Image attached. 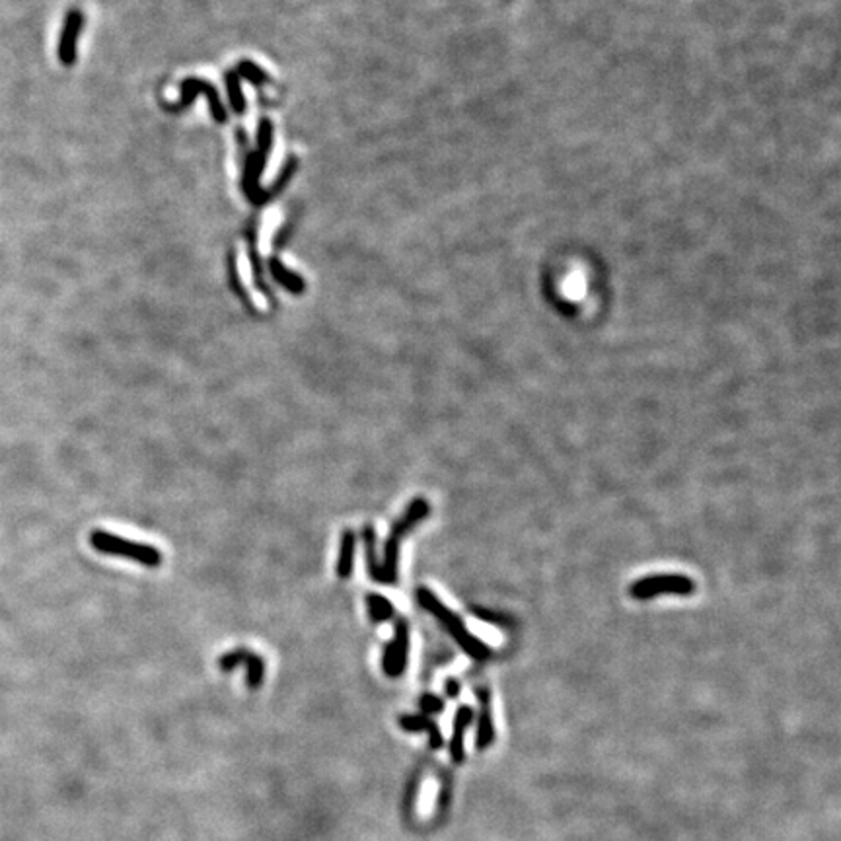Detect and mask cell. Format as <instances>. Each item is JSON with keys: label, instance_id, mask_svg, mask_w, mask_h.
<instances>
[{"label": "cell", "instance_id": "cell-1", "mask_svg": "<svg viewBox=\"0 0 841 841\" xmlns=\"http://www.w3.org/2000/svg\"><path fill=\"white\" fill-rule=\"evenodd\" d=\"M417 602L420 604V608H425L429 614H432V616L441 621L444 629L450 633L452 639L458 643V646L462 648L468 657L475 658V660H487V658H491V648L485 645L483 641H479L473 633H470L468 627L463 626L462 617L458 616V614H454L450 608H446V605L442 604L441 600L432 594L429 588H425V586L417 588Z\"/></svg>", "mask_w": 841, "mask_h": 841}, {"label": "cell", "instance_id": "cell-2", "mask_svg": "<svg viewBox=\"0 0 841 841\" xmlns=\"http://www.w3.org/2000/svg\"><path fill=\"white\" fill-rule=\"evenodd\" d=\"M429 514H431V504L427 503V499L425 497H415L407 506V511L401 514L400 520L391 526L390 533L386 538V544H384V563H382V571H384L388 585L398 583V561H400L401 540L411 532V528H415L417 524L423 522Z\"/></svg>", "mask_w": 841, "mask_h": 841}, {"label": "cell", "instance_id": "cell-3", "mask_svg": "<svg viewBox=\"0 0 841 841\" xmlns=\"http://www.w3.org/2000/svg\"><path fill=\"white\" fill-rule=\"evenodd\" d=\"M90 544L100 554L127 557V559H133L134 563L143 565V567L156 569V567L162 565V551L156 549L154 545L125 540L121 535H115V533L105 532V530H94L90 533Z\"/></svg>", "mask_w": 841, "mask_h": 841}, {"label": "cell", "instance_id": "cell-4", "mask_svg": "<svg viewBox=\"0 0 841 841\" xmlns=\"http://www.w3.org/2000/svg\"><path fill=\"white\" fill-rule=\"evenodd\" d=\"M635 600H650L657 596H689L696 592V583L686 575H648L635 581L629 588Z\"/></svg>", "mask_w": 841, "mask_h": 841}, {"label": "cell", "instance_id": "cell-5", "mask_svg": "<svg viewBox=\"0 0 841 841\" xmlns=\"http://www.w3.org/2000/svg\"><path fill=\"white\" fill-rule=\"evenodd\" d=\"M407 657H409V627L405 619H398L393 641L384 646V655H382L384 674L388 678H400L407 668Z\"/></svg>", "mask_w": 841, "mask_h": 841}, {"label": "cell", "instance_id": "cell-6", "mask_svg": "<svg viewBox=\"0 0 841 841\" xmlns=\"http://www.w3.org/2000/svg\"><path fill=\"white\" fill-rule=\"evenodd\" d=\"M400 727L407 732H429V744L432 750L442 746V734L439 725L429 715H401Z\"/></svg>", "mask_w": 841, "mask_h": 841}, {"label": "cell", "instance_id": "cell-7", "mask_svg": "<svg viewBox=\"0 0 841 841\" xmlns=\"http://www.w3.org/2000/svg\"><path fill=\"white\" fill-rule=\"evenodd\" d=\"M355 545H357V533L351 528H345L339 540V557H337V576L341 581H349L353 575V563H355Z\"/></svg>", "mask_w": 841, "mask_h": 841}, {"label": "cell", "instance_id": "cell-8", "mask_svg": "<svg viewBox=\"0 0 841 841\" xmlns=\"http://www.w3.org/2000/svg\"><path fill=\"white\" fill-rule=\"evenodd\" d=\"M362 544H364V551H366V569H369V576L374 583L380 585H388L382 565L378 563V555H376V530L372 524H364L362 526Z\"/></svg>", "mask_w": 841, "mask_h": 841}, {"label": "cell", "instance_id": "cell-9", "mask_svg": "<svg viewBox=\"0 0 841 841\" xmlns=\"http://www.w3.org/2000/svg\"><path fill=\"white\" fill-rule=\"evenodd\" d=\"M80 26H82V14L72 10L71 14H69V18H67V24H64L61 47H59V57H61V61L64 62V64H72V61H74V45H76V37H78Z\"/></svg>", "mask_w": 841, "mask_h": 841}, {"label": "cell", "instance_id": "cell-10", "mask_svg": "<svg viewBox=\"0 0 841 841\" xmlns=\"http://www.w3.org/2000/svg\"><path fill=\"white\" fill-rule=\"evenodd\" d=\"M472 718L473 711L470 707H466V705H462V707L456 711V717H454V732H452L450 738V756L452 759H456V761H462L463 759V736H466V730L470 727Z\"/></svg>", "mask_w": 841, "mask_h": 841}, {"label": "cell", "instance_id": "cell-11", "mask_svg": "<svg viewBox=\"0 0 841 841\" xmlns=\"http://www.w3.org/2000/svg\"><path fill=\"white\" fill-rule=\"evenodd\" d=\"M477 699L481 703V715H479V729H477V746L485 748L493 740V720H491V696L487 687H479Z\"/></svg>", "mask_w": 841, "mask_h": 841}, {"label": "cell", "instance_id": "cell-12", "mask_svg": "<svg viewBox=\"0 0 841 841\" xmlns=\"http://www.w3.org/2000/svg\"><path fill=\"white\" fill-rule=\"evenodd\" d=\"M242 664L246 666L247 689L256 691V689L261 687V684H263V678H265V660L259 657L257 653H254V650H247V655H246V658H244V662H242Z\"/></svg>", "mask_w": 841, "mask_h": 841}, {"label": "cell", "instance_id": "cell-13", "mask_svg": "<svg viewBox=\"0 0 841 841\" xmlns=\"http://www.w3.org/2000/svg\"><path fill=\"white\" fill-rule=\"evenodd\" d=\"M366 608H369L370 619L374 623H382V621H388V619L393 617V604L386 596L370 592L366 596Z\"/></svg>", "mask_w": 841, "mask_h": 841}, {"label": "cell", "instance_id": "cell-14", "mask_svg": "<svg viewBox=\"0 0 841 841\" xmlns=\"http://www.w3.org/2000/svg\"><path fill=\"white\" fill-rule=\"evenodd\" d=\"M271 271H273V275H275V278H277L278 283H283L288 290H292V292H302V290H304V283H302V278L296 277V275H292V273H288L287 269H283L281 265H277V261H273Z\"/></svg>", "mask_w": 841, "mask_h": 841}, {"label": "cell", "instance_id": "cell-15", "mask_svg": "<svg viewBox=\"0 0 841 841\" xmlns=\"http://www.w3.org/2000/svg\"><path fill=\"white\" fill-rule=\"evenodd\" d=\"M247 655V648H234V650H228L226 655H222V657L218 658V668L222 670V672H232L234 668H238L242 662H244V658H246Z\"/></svg>", "mask_w": 841, "mask_h": 841}, {"label": "cell", "instance_id": "cell-16", "mask_svg": "<svg viewBox=\"0 0 841 841\" xmlns=\"http://www.w3.org/2000/svg\"><path fill=\"white\" fill-rule=\"evenodd\" d=\"M419 707L423 711V715H434V713H441L444 709V701L441 698H436V696H432V693H425V696H420Z\"/></svg>", "mask_w": 841, "mask_h": 841}, {"label": "cell", "instance_id": "cell-17", "mask_svg": "<svg viewBox=\"0 0 841 841\" xmlns=\"http://www.w3.org/2000/svg\"><path fill=\"white\" fill-rule=\"evenodd\" d=\"M228 88H230V98H232V103H234V109H236V112H242V109H244V102H242V96H240V88H238L236 80L232 82V78H228Z\"/></svg>", "mask_w": 841, "mask_h": 841}, {"label": "cell", "instance_id": "cell-18", "mask_svg": "<svg viewBox=\"0 0 841 841\" xmlns=\"http://www.w3.org/2000/svg\"><path fill=\"white\" fill-rule=\"evenodd\" d=\"M242 72H244V74H247V76H251L254 80H265L263 72L257 71L254 64H247V62H244V64H242Z\"/></svg>", "mask_w": 841, "mask_h": 841}, {"label": "cell", "instance_id": "cell-19", "mask_svg": "<svg viewBox=\"0 0 841 841\" xmlns=\"http://www.w3.org/2000/svg\"><path fill=\"white\" fill-rule=\"evenodd\" d=\"M458 693H460V682L454 680V678H448V680H446V696H448V698H456Z\"/></svg>", "mask_w": 841, "mask_h": 841}]
</instances>
